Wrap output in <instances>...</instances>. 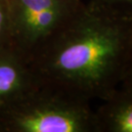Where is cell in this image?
I'll return each mask as SVG.
<instances>
[{"instance_id": "6da1fadb", "label": "cell", "mask_w": 132, "mask_h": 132, "mask_svg": "<svg viewBox=\"0 0 132 132\" xmlns=\"http://www.w3.org/2000/svg\"><path fill=\"white\" fill-rule=\"evenodd\" d=\"M132 53V8L84 0L28 58L40 82L105 99L121 84Z\"/></svg>"}, {"instance_id": "7a4b0ae2", "label": "cell", "mask_w": 132, "mask_h": 132, "mask_svg": "<svg viewBox=\"0 0 132 132\" xmlns=\"http://www.w3.org/2000/svg\"><path fill=\"white\" fill-rule=\"evenodd\" d=\"M0 132H98L91 101L39 82L0 113Z\"/></svg>"}, {"instance_id": "3957f363", "label": "cell", "mask_w": 132, "mask_h": 132, "mask_svg": "<svg viewBox=\"0 0 132 132\" xmlns=\"http://www.w3.org/2000/svg\"><path fill=\"white\" fill-rule=\"evenodd\" d=\"M84 0H9L11 45L29 58L76 13Z\"/></svg>"}, {"instance_id": "277c9868", "label": "cell", "mask_w": 132, "mask_h": 132, "mask_svg": "<svg viewBox=\"0 0 132 132\" xmlns=\"http://www.w3.org/2000/svg\"><path fill=\"white\" fill-rule=\"evenodd\" d=\"M39 82L28 57L11 45L0 47V113Z\"/></svg>"}, {"instance_id": "5b68a950", "label": "cell", "mask_w": 132, "mask_h": 132, "mask_svg": "<svg viewBox=\"0 0 132 132\" xmlns=\"http://www.w3.org/2000/svg\"><path fill=\"white\" fill-rule=\"evenodd\" d=\"M95 109L98 132H132V88L118 86Z\"/></svg>"}, {"instance_id": "8992f818", "label": "cell", "mask_w": 132, "mask_h": 132, "mask_svg": "<svg viewBox=\"0 0 132 132\" xmlns=\"http://www.w3.org/2000/svg\"><path fill=\"white\" fill-rule=\"evenodd\" d=\"M9 45H11V16L9 0H0V47Z\"/></svg>"}, {"instance_id": "52a82bcc", "label": "cell", "mask_w": 132, "mask_h": 132, "mask_svg": "<svg viewBox=\"0 0 132 132\" xmlns=\"http://www.w3.org/2000/svg\"><path fill=\"white\" fill-rule=\"evenodd\" d=\"M119 86H124V87H128V88H132V53H131V57H130V61H129V64H128V68L127 71H126V73H125V76L123 78L121 84Z\"/></svg>"}, {"instance_id": "ba28073f", "label": "cell", "mask_w": 132, "mask_h": 132, "mask_svg": "<svg viewBox=\"0 0 132 132\" xmlns=\"http://www.w3.org/2000/svg\"><path fill=\"white\" fill-rule=\"evenodd\" d=\"M94 1L102 2V3H106V4H113L132 8V0H94Z\"/></svg>"}]
</instances>
